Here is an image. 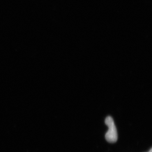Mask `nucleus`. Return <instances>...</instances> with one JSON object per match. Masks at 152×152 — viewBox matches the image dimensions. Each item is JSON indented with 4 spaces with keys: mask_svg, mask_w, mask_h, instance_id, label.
Listing matches in <instances>:
<instances>
[{
    "mask_svg": "<svg viewBox=\"0 0 152 152\" xmlns=\"http://www.w3.org/2000/svg\"><path fill=\"white\" fill-rule=\"evenodd\" d=\"M105 124L108 127V130L105 135L106 140L110 143L115 142L118 140V133L113 118L110 116L107 117Z\"/></svg>",
    "mask_w": 152,
    "mask_h": 152,
    "instance_id": "obj_1",
    "label": "nucleus"
},
{
    "mask_svg": "<svg viewBox=\"0 0 152 152\" xmlns=\"http://www.w3.org/2000/svg\"><path fill=\"white\" fill-rule=\"evenodd\" d=\"M148 152H152V148H151V149H150L149 151Z\"/></svg>",
    "mask_w": 152,
    "mask_h": 152,
    "instance_id": "obj_2",
    "label": "nucleus"
}]
</instances>
